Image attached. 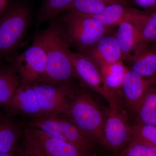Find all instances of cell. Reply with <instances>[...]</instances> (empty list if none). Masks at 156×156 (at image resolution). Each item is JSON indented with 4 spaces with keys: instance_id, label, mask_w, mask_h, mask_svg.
<instances>
[{
    "instance_id": "8fae6325",
    "label": "cell",
    "mask_w": 156,
    "mask_h": 156,
    "mask_svg": "<svg viewBox=\"0 0 156 156\" xmlns=\"http://www.w3.org/2000/svg\"><path fill=\"white\" fill-rule=\"evenodd\" d=\"M26 131L38 144L47 156H88L90 154L80 148L53 137L38 128L32 127Z\"/></svg>"
},
{
    "instance_id": "ac0fdd59",
    "label": "cell",
    "mask_w": 156,
    "mask_h": 156,
    "mask_svg": "<svg viewBox=\"0 0 156 156\" xmlns=\"http://www.w3.org/2000/svg\"><path fill=\"white\" fill-rule=\"evenodd\" d=\"M134 113L136 123L156 126V85L149 89Z\"/></svg>"
},
{
    "instance_id": "603a6c76",
    "label": "cell",
    "mask_w": 156,
    "mask_h": 156,
    "mask_svg": "<svg viewBox=\"0 0 156 156\" xmlns=\"http://www.w3.org/2000/svg\"><path fill=\"white\" fill-rule=\"evenodd\" d=\"M132 129L131 140L141 141L156 147V126L136 123Z\"/></svg>"
},
{
    "instance_id": "d6986e66",
    "label": "cell",
    "mask_w": 156,
    "mask_h": 156,
    "mask_svg": "<svg viewBox=\"0 0 156 156\" xmlns=\"http://www.w3.org/2000/svg\"><path fill=\"white\" fill-rule=\"evenodd\" d=\"M131 69L146 78L156 77V50L149 47L132 58Z\"/></svg>"
},
{
    "instance_id": "7a4b0ae2",
    "label": "cell",
    "mask_w": 156,
    "mask_h": 156,
    "mask_svg": "<svg viewBox=\"0 0 156 156\" xmlns=\"http://www.w3.org/2000/svg\"><path fill=\"white\" fill-rule=\"evenodd\" d=\"M66 114L69 120L94 142L101 143L105 117L88 93L82 92L69 102Z\"/></svg>"
},
{
    "instance_id": "3957f363",
    "label": "cell",
    "mask_w": 156,
    "mask_h": 156,
    "mask_svg": "<svg viewBox=\"0 0 156 156\" xmlns=\"http://www.w3.org/2000/svg\"><path fill=\"white\" fill-rule=\"evenodd\" d=\"M64 21L69 39L81 53L91 48L107 35L108 28L89 15L68 12Z\"/></svg>"
},
{
    "instance_id": "9c48e42d",
    "label": "cell",
    "mask_w": 156,
    "mask_h": 156,
    "mask_svg": "<svg viewBox=\"0 0 156 156\" xmlns=\"http://www.w3.org/2000/svg\"><path fill=\"white\" fill-rule=\"evenodd\" d=\"M71 58L75 76L108 101L112 98L105 88L99 68L92 59L84 53L72 52Z\"/></svg>"
},
{
    "instance_id": "f546056e",
    "label": "cell",
    "mask_w": 156,
    "mask_h": 156,
    "mask_svg": "<svg viewBox=\"0 0 156 156\" xmlns=\"http://www.w3.org/2000/svg\"><path fill=\"white\" fill-rule=\"evenodd\" d=\"M88 156H91V155L90 154V155H89Z\"/></svg>"
},
{
    "instance_id": "5bb4252c",
    "label": "cell",
    "mask_w": 156,
    "mask_h": 156,
    "mask_svg": "<svg viewBox=\"0 0 156 156\" xmlns=\"http://www.w3.org/2000/svg\"><path fill=\"white\" fill-rule=\"evenodd\" d=\"M7 107L12 112L41 115L33 85L20 84Z\"/></svg>"
},
{
    "instance_id": "ba28073f",
    "label": "cell",
    "mask_w": 156,
    "mask_h": 156,
    "mask_svg": "<svg viewBox=\"0 0 156 156\" xmlns=\"http://www.w3.org/2000/svg\"><path fill=\"white\" fill-rule=\"evenodd\" d=\"M41 115H58L68 108L67 91L63 86L39 83L33 85Z\"/></svg>"
},
{
    "instance_id": "ffe728a7",
    "label": "cell",
    "mask_w": 156,
    "mask_h": 156,
    "mask_svg": "<svg viewBox=\"0 0 156 156\" xmlns=\"http://www.w3.org/2000/svg\"><path fill=\"white\" fill-rule=\"evenodd\" d=\"M20 82L14 68H0V105H8Z\"/></svg>"
},
{
    "instance_id": "52a82bcc",
    "label": "cell",
    "mask_w": 156,
    "mask_h": 156,
    "mask_svg": "<svg viewBox=\"0 0 156 156\" xmlns=\"http://www.w3.org/2000/svg\"><path fill=\"white\" fill-rule=\"evenodd\" d=\"M14 67L21 84L33 85L46 81V50L38 36L32 44L15 58Z\"/></svg>"
},
{
    "instance_id": "5b68a950",
    "label": "cell",
    "mask_w": 156,
    "mask_h": 156,
    "mask_svg": "<svg viewBox=\"0 0 156 156\" xmlns=\"http://www.w3.org/2000/svg\"><path fill=\"white\" fill-rule=\"evenodd\" d=\"M30 16L27 6L17 5L0 18V55L10 53L19 44L27 30Z\"/></svg>"
},
{
    "instance_id": "277c9868",
    "label": "cell",
    "mask_w": 156,
    "mask_h": 156,
    "mask_svg": "<svg viewBox=\"0 0 156 156\" xmlns=\"http://www.w3.org/2000/svg\"><path fill=\"white\" fill-rule=\"evenodd\" d=\"M109 108L104 126L101 144L113 151L122 150L131 142L132 126L118 98L108 101Z\"/></svg>"
},
{
    "instance_id": "8992f818",
    "label": "cell",
    "mask_w": 156,
    "mask_h": 156,
    "mask_svg": "<svg viewBox=\"0 0 156 156\" xmlns=\"http://www.w3.org/2000/svg\"><path fill=\"white\" fill-rule=\"evenodd\" d=\"M37 117L31 123V127L40 129L53 137L73 144L91 154L95 142L70 120L62 119L58 115Z\"/></svg>"
},
{
    "instance_id": "cb8c5ba5",
    "label": "cell",
    "mask_w": 156,
    "mask_h": 156,
    "mask_svg": "<svg viewBox=\"0 0 156 156\" xmlns=\"http://www.w3.org/2000/svg\"><path fill=\"white\" fill-rule=\"evenodd\" d=\"M16 154L17 156H47L38 144L26 131L20 141Z\"/></svg>"
},
{
    "instance_id": "f1b7e54d",
    "label": "cell",
    "mask_w": 156,
    "mask_h": 156,
    "mask_svg": "<svg viewBox=\"0 0 156 156\" xmlns=\"http://www.w3.org/2000/svg\"><path fill=\"white\" fill-rule=\"evenodd\" d=\"M149 48H151V49H154V50H156V42L152 44L150 46Z\"/></svg>"
},
{
    "instance_id": "30bf717a",
    "label": "cell",
    "mask_w": 156,
    "mask_h": 156,
    "mask_svg": "<svg viewBox=\"0 0 156 156\" xmlns=\"http://www.w3.org/2000/svg\"><path fill=\"white\" fill-rule=\"evenodd\" d=\"M149 14L127 7L125 4L117 3L107 6L98 14L89 16L95 18L108 28L118 26L125 22L132 23L141 27Z\"/></svg>"
},
{
    "instance_id": "2e32d148",
    "label": "cell",
    "mask_w": 156,
    "mask_h": 156,
    "mask_svg": "<svg viewBox=\"0 0 156 156\" xmlns=\"http://www.w3.org/2000/svg\"><path fill=\"white\" fill-rule=\"evenodd\" d=\"M97 66L108 92L112 98L118 97L119 92L122 91L124 79L128 69L123 60L112 64Z\"/></svg>"
},
{
    "instance_id": "484cf974",
    "label": "cell",
    "mask_w": 156,
    "mask_h": 156,
    "mask_svg": "<svg viewBox=\"0 0 156 156\" xmlns=\"http://www.w3.org/2000/svg\"><path fill=\"white\" fill-rule=\"evenodd\" d=\"M138 7L147 10H156V0H133Z\"/></svg>"
},
{
    "instance_id": "83f0119b",
    "label": "cell",
    "mask_w": 156,
    "mask_h": 156,
    "mask_svg": "<svg viewBox=\"0 0 156 156\" xmlns=\"http://www.w3.org/2000/svg\"><path fill=\"white\" fill-rule=\"evenodd\" d=\"M0 156H17V155H16V153L12 154L0 152Z\"/></svg>"
},
{
    "instance_id": "7c38bea8",
    "label": "cell",
    "mask_w": 156,
    "mask_h": 156,
    "mask_svg": "<svg viewBox=\"0 0 156 156\" xmlns=\"http://www.w3.org/2000/svg\"><path fill=\"white\" fill-rule=\"evenodd\" d=\"M156 85V77L146 78L128 69L124 79L122 93L126 105L134 112L151 87Z\"/></svg>"
},
{
    "instance_id": "6da1fadb",
    "label": "cell",
    "mask_w": 156,
    "mask_h": 156,
    "mask_svg": "<svg viewBox=\"0 0 156 156\" xmlns=\"http://www.w3.org/2000/svg\"><path fill=\"white\" fill-rule=\"evenodd\" d=\"M47 56L46 81L64 83L75 76L67 41L58 27L51 25L37 35Z\"/></svg>"
},
{
    "instance_id": "44dd1931",
    "label": "cell",
    "mask_w": 156,
    "mask_h": 156,
    "mask_svg": "<svg viewBox=\"0 0 156 156\" xmlns=\"http://www.w3.org/2000/svg\"><path fill=\"white\" fill-rule=\"evenodd\" d=\"M117 3L125 4V0H74L66 11L92 15L100 13L108 5Z\"/></svg>"
},
{
    "instance_id": "d4e9b609",
    "label": "cell",
    "mask_w": 156,
    "mask_h": 156,
    "mask_svg": "<svg viewBox=\"0 0 156 156\" xmlns=\"http://www.w3.org/2000/svg\"><path fill=\"white\" fill-rule=\"evenodd\" d=\"M121 156H156V147L141 141L131 140L122 150Z\"/></svg>"
},
{
    "instance_id": "4316f807",
    "label": "cell",
    "mask_w": 156,
    "mask_h": 156,
    "mask_svg": "<svg viewBox=\"0 0 156 156\" xmlns=\"http://www.w3.org/2000/svg\"><path fill=\"white\" fill-rule=\"evenodd\" d=\"M146 24L151 30L156 34V10L149 14Z\"/></svg>"
},
{
    "instance_id": "9a60e30c",
    "label": "cell",
    "mask_w": 156,
    "mask_h": 156,
    "mask_svg": "<svg viewBox=\"0 0 156 156\" xmlns=\"http://www.w3.org/2000/svg\"><path fill=\"white\" fill-rule=\"evenodd\" d=\"M115 37L123 55V60L131 62L139 44L140 27L131 22L118 26Z\"/></svg>"
},
{
    "instance_id": "4fadbf2b",
    "label": "cell",
    "mask_w": 156,
    "mask_h": 156,
    "mask_svg": "<svg viewBox=\"0 0 156 156\" xmlns=\"http://www.w3.org/2000/svg\"><path fill=\"white\" fill-rule=\"evenodd\" d=\"M82 53L92 59L97 65L123 61L122 53L115 37L107 35Z\"/></svg>"
},
{
    "instance_id": "e0dca14e",
    "label": "cell",
    "mask_w": 156,
    "mask_h": 156,
    "mask_svg": "<svg viewBox=\"0 0 156 156\" xmlns=\"http://www.w3.org/2000/svg\"><path fill=\"white\" fill-rule=\"evenodd\" d=\"M20 139V133L17 126L0 115V152L16 153Z\"/></svg>"
},
{
    "instance_id": "7402d4cb",
    "label": "cell",
    "mask_w": 156,
    "mask_h": 156,
    "mask_svg": "<svg viewBox=\"0 0 156 156\" xmlns=\"http://www.w3.org/2000/svg\"><path fill=\"white\" fill-rule=\"evenodd\" d=\"M74 0H45L39 14L41 22L49 21L66 11Z\"/></svg>"
}]
</instances>
